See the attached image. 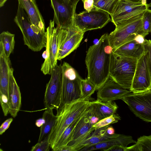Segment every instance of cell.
Wrapping results in <instances>:
<instances>
[{"label": "cell", "instance_id": "obj_9", "mask_svg": "<svg viewBox=\"0 0 151 151\" xmlns=\"http://www.w3.org/2000/svg\"><path fill=\"white\" fill-rule=\"evenodd\" d=\"M55 24L53 20H50L46 29V50L42 54V57L45 60L41 68V71L45 75H51L57 63L58 27Z\"/></svg>", "mask_w": 151, "mask_h": 151}, {"label": "cell", "instance_id": "obj_13", "mask_svg": "<svg viewBox=\"0 0 151 151\" xmlns=\"http://www.w3.org/2000/svg\"><path fill=\"white\" fill-rule=\"evenodd\" d=\"M148 8L147 4L128 0H118L111 14V21L115 26L144 12Z\"/></svg>", "mask_w": 151, "mask_h": 151}, {"label": "cell", "instance_id": "obj_5", "mask_svg": "<svg viewBox=\"0 0 151 151\" xmlns=\"http://www.w3.org/2000/svg\"><path fill=\"white\" fill-rule=\"evenodd\" d=\"M62 68L60 103L58 109L65 104L82 99L81 83L83 79L76 70L67 62L63 63Z\"/></svg>", "mask_w": 151, "mask_h": 151}, {"label": "cell", "instance_id": "obj_30", "mask_svg": "<svg viewBox=\"0 0 151 151\" xmlns=\"http://www.w3.org/2000/svg\"><path fill=\"white\" fill-rule=\"evenodd\" d=\"M150 33H151V9L148 8L143 14L141 35L145 37Z\"/></svg>", "mask_w": 151, "mask_h": 151}, {"label": "cell", "instance_id": "obj_37", "mask_svg": "<svg viewBox=\"0 0 151 151\" xmlns=\"http://www.w3.org/2000/svg\"><path fill=\"white\" fill-rule=\"evenodd\" d=\"M145 38L142 35L138 34L135 37L134 40L138 44H143L145 40Z\"/></svg>", "mask_w": 151, "mask_h": 151}, {"label": "cell", "instance_id": "obj_33", "mask_svg": "<svg viewBox=\"0 0 151 151\" xmlns=\"http://www.w3.org/2000/svg\"><path fill=\"white\" fill-rule=\"evenodd\" d=\"M144 45L145 51L147 56L148 64L151 77V40L145 39Z\"/></svg>", "mask_w": 151, "mask_h": 151}, {"label": "cell", "instance_id": "obj_26", "mask_svg": "<svg viewBox=\"0 0 151 151\" xmlns=\"http://www.w3.org/2000/svg\"><path fill=\"white\" fill-rule=\"evenodd\" d=\"M14 35L8 31H4L0 35V46L3 48L7 59L10 61L9 57L14 47Z\"/></svg>", "mask_w": 151, "mask_h": 151}, {"label": "cell", "instance_id": "obj_40", "mask_svg": "<svg viewBox=\"0 0 151 151\" xmlns=\"http://www.w3.org/2000/svg\"><path fill=\"white\" fill-rule=\"evenodd\" d=\"M7 0H0V7L3 6Z\"/></svg>", "mask_w": 151, "mask_h": 151}, {"label": "cell", "instance_id": "obj_42", "mask_svg": "<svg viewBox=\"0 0 151 151\" xmlns=\"http://www.w3.org/2000/svg\"><path fill=\"white\" fill-rule=\"evenodd\" d=\"M147 6L148 8L150 7H151V2L150 3L147 4Z\"/></svg>", "mask_w": 151, "mask_h": 151}, {"label": "cell", "instance_id": "obj_22", "mask_svg": "<svg viewBox=\"0 0 151 151\" xmlns=\"http://www.w3.org/2000/svg\"><path fill=\"white\" fill-rule=\"evenodd\" d=\"M113 52L118 55L138 59L145 52L144 45L136 42L134 40L126 42Z\"/></svg>", "mask_w": 151, "mask_h": 151}, {"label": "cell", "instance_id": "obj_3", "mask_svg": "<svg viewBox=\"0 0 151 151\" xmlns=\"http://www.w3.org/2000/svg\"><path fill=\"white\" fill-rule=\"evenodd\" d=\"M14 21L23 35L24 44L32 51H40L46 47V32L40 30L33 24L25 10L18 4Z\"/></svg>", "mask_w": 151, "mask_h": 151}, {"label": "cell", "instance_id": "obj_25", "mask_svg": "<svg viewBox=\"0 0 151 151\" xmlns=\"http://www.w3.org/2000/svg\"><path fill=\"white\" fill-rule=\"evenodd\" d=\"M83 116L74 121L66 129L52 149V150L59 151L68 145L71 140L72 133L75 127Z\"/></svg>", "mask_w": 151, "mask_h": 151}, {"label": "cell", "instance_id": "obj_43", "mask_svg": "<svg viewBox=\"0 0 151 151\" xmlns=\"http://www.w3.org/2000/svg\"><path fill=\"white\" fill-rule=\"evenodd\" d=\"M70 0V1H74V2H75L77 4V3L76 2V1H75V0Z\"/></svg>", "mask_w": 151, "mask_h": 151}, {"label": "cell", "instance_id": "obj_39", "mask_svg": "<svg viewBox=\"0 0 151 151\" xmlns=\"http://www.w3.org/2000/svg\"><path fill=\"white\" fill-rule=\"evenodd\" d=\"M110 125L107 128L106 132L109 134H112L115 133V130L112 126Z\"/></svg>", "mask_w": 151, "mask_h": 151}, {"label": "cell", "instance_id": "obj_44", "mask_svg": "<svg viewBox=\"0 0 151 151\" xmlns=\"http://www.w3.org/2000/svg\"><path fill=\"white\" fill-rule=\"evenodd\" d=\"M80 0H75L76 1L77 3Z\"/></svg>", "mask_w": 151, "mask_h": 151}, {"label": "cell", "instance_id": "obj_21", "mask_svg": "<svg viewBox=\"0 0 151 151\" xmlns=\"http://www.w3.org/2000/svg\"><path fill=\"white\" fill-rule=\"evenodd\" d=\"M131 136L118 134L116 136L109 139L88 147L81 151H91L100 150L105 151L108 148L114 146L120 145L127 148L131 143H136Z\"/></svg>", "mask_w": 151, "mask_h": 151}, {"label": "cell", "instance_id": "obj_19", "mask_svg": "<svg viewBox=\"0 0 151 151\" xmlns=\"http://www.w3.org/2000/svg\"><path fill=\"white\" fill-rule=\"evenodd\" d=\"M18 4L28 15L32 23L40 30L45 32V24L35 0H17Z\"/></svg>", "mask_w": 151, "mask_h": 151}, {"label": "cell", "instance_id": "obj_16", "mask_svg": "<svg viewBox=\"0 0 151 151\" xmlns=\"http://www.w3.org/2000/svg\"><path fill=\"white\" fill-rule=\"evenodd\" d=\"M97 90V99L104 102L122 99L125 96L132 93L110 77Z\"/></svg>", "mask_w": 151, "mask_h": 151}, {"label": "cell", "instance_id": "obj_8", "mask_svg": "<svg viewBox=\"0 0 151 151\" xmlns=\"http://www.w3.org/2000/svg\"><path fill=\"white\" fill-rule=\"evenodd\" d=\"M111 21L109 14L104 11L94 9L91 11H83L75 13V25L83 32L93 29H101Z\"/></svg>", "mask_w": 151, "mask_h": 151}, {"label": "cell", "instance_id": "obj_7", "mask_svg": "<svg viewBox=\"0 0 151 151\" xmlns=\"http://www.w3.org/2000/svg\"><path fill=\"white\" fill-rule=\"evenodd\" d=\"M58 27L57 60H60L68 55L79 46L84 32L76 26L74 24L67 29Z\"/></svg>", "mask_w": 151, "mask_h": 151}, {"label": "cell", "instance_id": "obj_24", "mask_svg": "<svg viewBox=\"0 0 151 151\" xmlns=\"http://www.w3.org/2000/svg\"><path fill=\"white\" fill-rule=\"evenodd\" d=\"M109 125L93 131L90 137L82 145L79 151L117 135L118 134H109L107 133L106 130Z\"/></svg>", "mask_w": 151, "mask_h": 151}, {"label": "cell", "instance_id": "obj_11", "mask_svg": "<svg viewBox=\"0 0 151 151\" xmlns=\"http://www.w3.org/2000/svg\"><path fill=\"white\" fill-rule=\"evenodd\" d=\"M122 100L136 116L144 121L151 122V89L142 93H132Z\"/></svg>", "mask_w": 151, "mask_h": 151}, {"label": "cell", "instance_id": "obj_38", "mask_svg": "<svg viewBox=\"0 0 151 151\" xmlns=\"http://www.w3.org/2000/svg\"><path fill=\"white\" fill-rule=\"evenodd\" d=\"M45 120L42 117V118H40L37 119L35 122V125L38 127H41L42 126L44 123Z\"/></svg>", "mask_w": 151, "mask_h": 151}, {"label": "cell", "instance_id": "obj_32", "mask_svg": "<svg viewBox=\"0 0 151 151\" xmlns=\"http://www.w3.org/2000/svg\"><path fill=\"white\" fill-rule=\"evenodd\" d=\"M50 145L48 140L38 142L33 146L31 150V151H49Z\"/></svg>", "mask_w": 151, "mask_h": 151}, {"label": "cell", "instance_id": "obj_17", "mask_svg": "<svg viewBox=\"0 0 151 151\" xmlns=\"http://www.w3.org/2000/svg\"><path fill=\"white\" fill-rule=\"evenodd\" d=\"M10 61L6 58L2 47L0 46V101L1 104H9V70Z\"/></svg>", "mask_w": 151, "mask_h": 151}, {"label": "cell", "instance_id": "obj_34", "mask_svg": "<svg viewBox=\"0 0 151 151\" xmlns=\"http://www.w3.org/2000/svg\"><path fill=\"white\" fill-rule=\"evenodd\" d=\"M13 120L12 118H9L6 120L0 127V134H2L9 128Z\"/></svg>", "mask_w": 151, "mask_h": 151}, {"label": "cell", "instance_id": "obj_1", "mask_svg": "<svg viewBox=\"0 0 151 151\" xmlns=\"http://www.w3.org/2000/svg\"><path fill=\"white\" fill-rule=\"evenodd\" d=\"M108 34L101 36L98 42L90 46L85 60L88 71L87 78L96 87V90L109 78L111 58L113 49Z\"/></svg>", "mask_w": 151, "mask_h": 151}, {"label": "cell", "instance_id": "obj_31", "mask_svg": "<svg viewBox=\"0 0 151 151\" xmlns=\"http://www.w3.org/2000/svg\"><path fill=\"white\" fill-rule=\"evenodd\" d=\"M121 117L116 113L104 118L93 126L95 130L118 122Z\"/></svg>", "mask_w": 151, "mask_h": 151}, {"label": "cell", "instance_id": "obj_6", "mask_svg": "<svg viewBox=\"0 0 151 151\" xmlns=\"http://www.w3.org/2000/svg\"><path fill=\"white\" fill-rule=\"evenodd\" d=\"M144 12L116 26L115 29L108 35L109 42L113 50L127 42L134 40L137 35H141Z\"/></svg>", "mask_w": 151, "mask_h": 151}, {"label": "cell", "instance_id": "obj_18", "mask_svg": "<svg viewBox=\"0 0 151 151\" xmlns=\"http://www.w3.org/2000/svg\"><path fill=\"white\" fill-rule=\"evenodd\" d=\"M13 68H10L9 73V113L14 118L21 108V96L19 87L13 76Z\"/></svg>", "mask_w": 151, "mask_h": 151}, {"label": "cell", "instance_id": "obj_35", "mask_svg": "<svg viewBox=\"0 0 151 151\" xmlns=\"http://www.w3.org/2000/svg\"><path fill=\"white\" fill-rule=\"evenodd\" d=\"M83 4L84 8L85 10L91 11L94 9L93 0H81Z\"/></svg>", "mask_w": 151, "mask_h": 151}, {"label": "cell", "instance_id": "obj_20", "mask_svg": "<svg viewBox=\"0 0 151 151\" xmlns=\"http://www.w3.org/2000/svg\"><path fill=\"white\" fill-rule=\"evenodd\" d=\"M90 102L88 108L90 112L100 120L115 114L118 108L113 101L104 102L97 99Z\"/></svg>", "mask_w": 151, "mask_h": 151}, {"label": "cell", "instance_id": "obj_29", "mask_svg": "<svg viewBox=\"0 0 151 151\" xmlns=\"http://www.w3.org/2000/svg\"><path fill=\"white\" fill-rule=\"evenodd\" d=\"M95 9L101 10L111 14L114 7L118 0H93Z\"/></svg>", "mask_w": 151, "mask_h": 151}, {"label": "cell", "instance_id": "obj_12", "mask_svg": "<svg viewBox=\"0 0 151 151\" xmlns=\"http://www.w3.org/2000/svg\"><path fill=\"white\" fill-rule=\"evenodd\" d=\"M54 12L53 20L58 27L69 29L74 24V19L77 4L69 0H50Z\"/></svg>", "mask_w": 151, "mask_h": 151}, {"label": "cell", "instance_id": "obj_4", "mask_svg": "<svg viewBox=\"0 0 151 151\" xmlns=\"http://www.w3.org/2000/svg\"><path fill=\"white\" fill-rule=\"evenodd\" d=\"M137 59L112 52L109 77L124 88L130 90Z\"/></svg>", "mask_w": 151, "mask_h": 151}, {"label": "cell", "instance_id": "obj_14", "mask_svg": "<svg viewBox=\"0 0 151 151\" xmlns=\"http://www.w3.org/2000/svg\"><path fill=\"white\" fill-rule=\"evenodd\" d=\"M151 89V77L146 52L138 59L130 90L134 93L145 92Z\"/></svg>", "mask_w": 151, "mask_h": 151}, {"label": "cell", "instance_id": "obj_23", "mask_svg": "<svg viewBox=\"0 0 151 151\" xmlns=\"http://www.w3.org/2000/svg\"><path fill=\"white\" fill-rule=\"evenodd\" d=\"M53 110L46 109L43 114L42 117L45 122L41 127L38 142L48 140L49 135L57 118V116L54 114Z\"/></svg>", "mask_w": 151, "mask_h": 151}, {"label": "cell", "instance_id": "obj_15", "mask_svg": "<svg viewBox=\"0 0 151 151\" xmlns=\"http://www.w3.org/2000/svg\"><path fill=\"white\" fill-rule=\"evenodd\" d=\"M87 111L88 110L75 127L70 142L67 146L61 148L59 151H79L83 143L95 130L90 122Z\"/></svg>", "mask_w": 151, "mask_h": 151}, {"label": "cell", "instance_id": "obj_27", "mask_svg": "<svg viewBox=\"0 0 151 151\" xmlns=\"http://www.w3.org/2000/svg\"><path fill=\"white\" fill-rule=\"evenodd\" d=\"M151 151V135L139 137L134 145L126 148V151Z\"/></svg>", "mask_w": 151, "mask_h": 151}, {"label": "cell", "instance_id": "obj_36", "mask_svg": "<svg viewBox=\"0 0 151 151\" xmlns=\"http://www.w3.org/2000/svg\"><path fill=\"white\" fill-rule=\"evenodd\" d=\"M126 149L121 146L115 145L108 148L105 151H126Z\"/></svg>", "mask_w": 151, "mask_h": 151}, {"label": "cell", "instance_id": "obj_41", "mask_svg": "<svg viewBox=\"0 0 151 151\" xmlns=\"http://www.w3.org/2000/svg\"><path fill=\"white\" fill-rule=\"evenodd\" d=\"M129 1H131L133 2H141V3L142 0H128Z\"/></svg>", "mask_w": 151, "mask_h": 151}, {"label": "cell", "instance_id": "obj_28", "mask_svg": "<svg viewBox=\"0 0 151 151\" xmlns=\"http://www.w3.org/2000/svg\"><path fill=\"white\" fill-rule=\"evenodd\" d=\"M96 90L95 86L87 78L83 79L81 83L82 99L87 100H93L91 95Z\"/></svg>", "mask_w": 151, "mask_h": 151}, {"label": "cell", "instance_id": "obj_2", "mask_svg": "<svg viewBox=\"0 0 151 151\" xmlns=\"http://www.w3.org/2000/svg\"><path fill=\"white\" fill-rule=\"evenodd\" d=\"M90 102L80 99L65 104L57 110V118L48 139L51 149L66 129L86 114Z\"/></svg>", "mask_w": 151, "mask_h": 151}, {"label": "cell", "instance_id": "obj_10", "mask_svg": "<svg viewBox=\"0 0 151 151\" xmlns=\"http://www.w3.org/2000/svg\"><path fill=\"white\" fill-rule=\"evenodd\" d=\"M46 86L44 104L46 109H58L60 103L63 73L62 65L57 63L53 69Z\"/></svg>", "mask_w": 151, "mask_h": 151}]
</instances>
